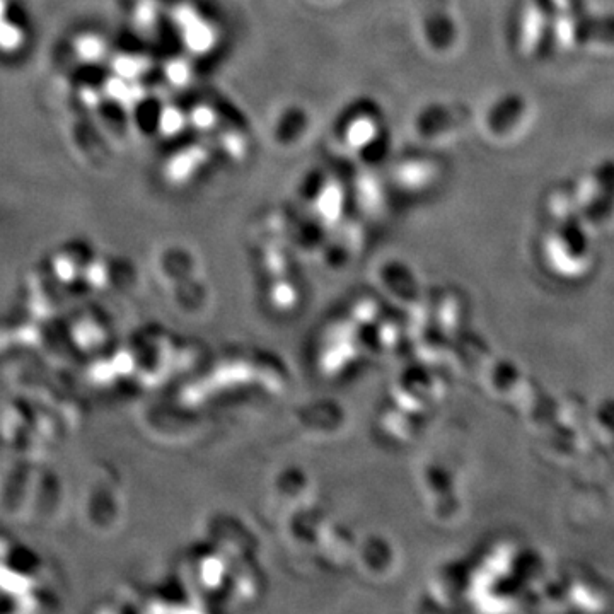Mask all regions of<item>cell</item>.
Returning a JSON list of instances; mask_svg holds the SVG:
<instances>
[{"mask_svg": "<svg viewBox=\"0 0 614 614\" xmlns=\"http://www.w3.org/2000/svg\"><path fill=\"white\" fill-rule=\"evenodd\" d=\"M594 181L596 193L587 203L584 215L592 224H604L614 212V159L597 166Z\"/></svg>", "mask_w": 614, "mask_h": 614, "instance_id": "cell-1", "label": "cell"}, {"mask_svg": "<svg viewBox=\"0 0 614 614\" xmlns=\"http://www.w3.org/2000/svg\"><path fill=\"white\" fill-rule=\"evenodd\" d=\"M575 41L584 43H603L614 45V14L592 16L589 12H579L572 24Z\"/></svg>", "mask_w": 614, "mask_h": 614, "instance_id": "cell-2", "label": "cell"}, {"mask_svg": "<svg viewBox=\"0 0 614 614\" xmlns=\"http://www.w3.org/2000/svg\"><path fill=\"white\" fill-rule=\"evenodd\" d=\"M560 236L563 248L572 258H582L589 251V238L580 224L579 217H567L560 229Z\"/></svg>", "mask_w": 614, "mask_h": 614, "instance_id": "cell-3", "label": "cell"}, {"mask_svg": "<svg viewBox=\"0 0 614 614\" xmlns=\"http://www.w3.org/2000/svg\"><path fill=\"white\" fill-rule=\"evenodd\" d=\"M597 420L601 422L604 429L614 432V398H608V400H604L599 405V408H597Z\"/></svg>", "mask_w": 614, "mask_h": 614, "instance_id": "cell-4", "label": "cell"}]
</instances>
